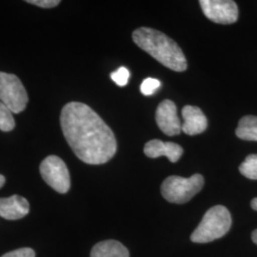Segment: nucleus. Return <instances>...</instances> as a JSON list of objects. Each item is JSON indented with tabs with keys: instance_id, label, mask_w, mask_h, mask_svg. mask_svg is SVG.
Masks as SVG:
<instances>
[{
	"instance_id": "2eb2a0df",
	"label": "nucleus",
	"mask_w": 257,
	"mask_h": 257,
	"mask_svg": "<svg viewBox=\"0 0 257 257\" xmlns=\"http://www.w3.org/2000/svg\"><path fill=\"white\" fill-rule=\"evenodd\" d=\"M16 127V121L9 108L0 101V131L11 132Z\"/></svg>"
},
{
	"instance_id": "4468645a",
	"label": "nucleus",
	"mask_w": 257,
	"mask_h": 257,
	"mask_svg": "<svg viewBox=\"0 0 257 257\" xmlns=\"http://www.w3.org/2000/svg\"><path fill=\"white\" fill-rule=\"evenodd\" d=\"M239 172L248 179L257 180V155H249L239 166Z\"/></svg>"
},
{
	"instance_id": "9b49d317",
	"label": "nucleus",
	"mask_w": 257,
	"mask_h": 257,
	"mask_svg": "<svg viewBox=\"0 0 257 257\" xmlns=\"http://www.w3.org/2000/svg\"><path fill=\"white\" fill-rule=\"evenodd\" d=\"M182 116L184 123L181 128L184 134L188 136H196L202 134L208 127V120L206 115L196 106H185L182 109Z\"/></svg>"
},
{
	"instance_id": "39448f33",
	"label": "nucleus",
	"mask_w": 257,
	"mask_h": 257,
	"mask_svg": "<svg viewBox=\"0 0 257 257\" xmlns=\"http://www.w3.org/2000/svg\"><path fill=\"white\" fill-rule=\"evenodd\" d=\"M28 100L27 92L19 77L0 72V101L12 112L19 113L25 110Z\"/></svg>"
},
{
	"instance_id": "20e7f679",
	"label": "nucleus",
	"mask_w": 257,
	"mask_h": 257,
	"mask_svg": "<svg viewBox=\"0 0 257 257\" xmlns=\"http://www.w3.org/2000/svg\"><path fill=\"white\" fill-rule=\"evenodd\" d=\"M204 177L199 174L189 178L172 175L167 177L161 185V193L167 201L183 204L190 201L202 190Z\"/></svg>"
},
{
	"instance_id": "7ed1b4c3",
	"label": "nucleus",
	"mask_w": 257,
	"mask_h": 257,
	"mask_svg": "<svg viewBox=\"0 0 257 257\" xmlns=\"http://www.w3.org/2000/svg\"><path fill=\"white\" fill-rule=\"evenodd\" d=\"M231 216L229 210L221 205L211 208L193 230L191 240L194 243H209L223 237L230 229Z\"/></svg>"
},
{
	"instance_id": "ddd939ff",
	"label": "nucleus",
	"mask_w": 257,
	"mask_h": 257,
	"mask_svg": "<svg viewBox=\"0 0 257 257\" xmlns=\"http://www.w3.org/2000/svg\"><path fill=\"white\" fill-rule=\"evenodd\" d=\"M237 138L247 141H257V116L246 115L239 121L235 131Z\"/></svg>"
},
{
	"instance_id": "6e6552de",
	"label": "nucleus",
	"mask_w": 257,
	"mask_h": 257,
	"mask_svg": "<svg viewBox=\"0 0 257 257\" xmlns=\"http://www.w3.org/2000/svg\"><path fill=\"white\" fill-rule=\"evenodd\" d=\"M158 128L169 137L178 136L182 131V125L177 115V108L174 102L166 99L161 102L156 112Z\"/></svg>"
},
{
	"instance_id": "f3484780",
	"label": "nucleus",
	"mask_w": 257,
	"mask_h": 257,
	"mask_svg": "<svg viewBox=\"0 0 257 257\" xmlns=\"http://www.w3.org/2000/svg\"><path fill=\"white\" fill-rule=\"evenodd\" d=\"M110 78L113 82L119 87H124L128 84L130 78V72L128 69L125 67H120L115 72L111 73Z\"/></svg>"
},
{
	"instance_id": "0eeeda50",
	"label": "nucleus",
	"mask_w": 257,
	"mask_h": 257,
	"mask_svg": "<svg viewBox=\"0 0 257 257\" xmlns=\"http://www.w3.org/2000/svg\"><path fill=\"white\" fill-rule=\"evenodd\" d=\"M200 7L207 19L218 24H232L238 19V7L231 0H200Z\"/></svg>"
},
{
	"instance_id": "aec40b11",
	"label": "nucleus",
	"mask_w": 257,
	"mask_h": 257,
	"mask_svg": "<svg viewBox=\"0 0 257 257\" xmlns=\"http://www.w3.org/2000/svg\"><path fill=\"white\" fill-rule=\"evenodd\" d=\"M250 206H251V208H252L253 210L257 211V197L256 198H253V199L251 200V202H250Z\"/></svg>"
},
{
	"instance_id": "9d476101",
	"label": "nucleus",
	"mask_w": 257,
	"mask_h": 257,
	"mask_svg": "<svg viewBox=\"0 0 257 257\" xmlns=\"http://www.w3.org/2000/svg\"><path fill=\"white\" fill-rule=\"evenodd\" d=\"M30 211L27 199L18 194L0 198V216L7 220H18L26 216Z\"/></svg>"
},
{
	"instance_id": "a211bd4d",
	"label": "nucleus",
	"mask_w": 257,
	"mask_h": 257,
	"mask_svg": "<svg viewBox=\"0 0 257 257\" xmlns=\"http://www.w3.org/2000/svg\"><path fill=\"white\" fill-rule=\"evenodd\" d=\"M1 257H36V252L32 248H22L10 251Z\"/></svg>"
},
{
	"instance_id": "f257e3e1",
	"label": "nucleus",
	"mask_w": 257,
	"mask_h": 257,
	"mask_svg": "<svg viewBox=\"0 0 257 257\" xmlns=\"http://www.w3.org/2000/svg\"><path fill=\"white\" fill-rule=\"evenodd\" d=\"M60 124L68 144L83 162L100 165L115 155L117 144L112 131L88 105L80 102L66 104Z\"/></svg>"
},
{
	"instance_id": "4be33fe9",
	"label": "nucleus",
	"mask_w": 257,
	"mask_h": 257,
	"mask_svg": "<svg viewBox=\"0 0 257 257\" xmlns=\"http://www.w3.org/2000/svg\"><path fill=\"white\" fill-rule=\"evenodd\" d=\"M5 181H6L5 177L2 175H0V189L3 187V185L5 184Z\"/></svg>"
},
{
	"instance_id": "6ab92c4d",
	"label": "nucleus",
	"mask_w": 257,
	"mask_h": 257,
	"mask_svg": "<svg viewBox=\"0 0 257 257\" xmlns=\"http://www.w3.org/2000/svg\"><path fill=\"white\" fill-rule=\"evenodd\" d=\"M27 3L48 9V8L56 7L60 3V1L59 0H28Z\"/></svg>"
},
{
	"instance_id": "412c9836",
	"label": "nucleus",
	"mask_w": 257,
	"mask_h": 257,
	"mask_svg": "<svg viewBox=\"0 0 257 257\" xmlns=\"http://www.w3.org/2000/svg\"><path fill=\"white\" fill-rule=\"evenodd\" d=\"M251 239H252V241L257 245V230H254V231L251 233Z\"/></svg>"
},
{
	"instance_id": "f03ea898",
	"label": "nucleus",
	"mask_w": 257,
	"mask_h": 257,
	"mask_svg": "<svg viewBox=\"0 0 257 257\" xmlns=\"http://www.w3.org/2000/svg\"><path fill=\"white\" fill-rule=\"evenodd\" d=\"M135 43L167 68L175 72L187 70V60L181 48L172 38L155 29L141 27L133 33Z\"/></svg>"
},
{
	"instance_id": "dca6fc26",
	"label": "nucleus",
	"mask_w": 257,
	"mask_h": 257,
	"mask_svg": "<svg viewBox=\"0 0 257 257\" xmlns=\"http://www.w3.org/2000/svg\"><path fill=\"white\" fill-rule=\"evenodd\" d=\"M161 82L156 78H146L141 83L140 91L144 95H153L160 88Z\"/></svg>"
},
{
	"instance_id": "f8f14e48",
	"label": "nucleus",
	"mask_w": 257,
	"mask_h": 257,
	"mask_svg": "<svg viewBox=\"0 0 257 257\" xmlns=\"http://www.w3.org/2000/svg\"><path fill=\"white\" fill-rule=\"evenodd\" d=\"M91 257H130L128 248L116 240L97 243L91 251Z\"/></svg>"
},
{
	"instance_id": "1a4fd4ad",
	"label": "nucleus",
	"mask_w": 257,
	"mask_h": 257,
	"mask_svg": "<svg viewBox=\"0 0 257 257\" xmlns=\"http://www.w3.org/2000/svg\"><path fill=\"white\" fill-rule=\"evenodd\" d=\"M183 148L174 142H164L159 139H153L146 143L144 154L150 158L166 156L172 163L177 162L183 155Z\"/></svg>"
},
{
	"instance_id": "423d86ee",
	"label": "nucleus",
	"mask_w": 257,
	"mask_h": 257,
	"mask_svg": "<svg viewBox=\"0 0 257 257\" xmlns=\"http://www.w3.org/2000/svg\"><path fill=\"white\" fill-rule=\"evenodd\" d=\"M39 169L44 181L57 193L69 192L71 187L70 173L64 161L60 157L48 156L41 162Z\"/></svg>"
}]
</instances>
